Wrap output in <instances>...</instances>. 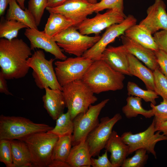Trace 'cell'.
Returning a JSON list of instances; mask_svg holds the SVG:
<instances>
[{
	"label": "cell",
	"mask_w": 167,
	"mask_h": 167,
	"mask_svg": "<svg viewBox=\"0 0 167 167\" xmlns=\"http://www.w3.org/2000/svg\"><path fill=\"white\" fill-rule=\"evenodd\" d=\"M30 47L22 39H0V71L6 79L25 77L30 67L27 61L32 55Z\"/></svg>",
	"instance_id": "6da1fadb"
},
{
	"label": "cell",
	"mask_w": 167,
	"mask_h": 167,
	"mask_svg": "<svg viewBox=\"0 0 167 167\" xmlns=\"http://www.w3.org/2000/svg\"><path fill=\"white\" fill-rule=\"evenodd\" d=\"M125 79L124 75L115 71L100 59L93 61L81 80L94 93L99 94L122 89Z\"/></svg>",
	"instance_id": "7a4b0ae2"
},
{
	"label": "cell",
	"mask_w": 167,
	"mask_h": 167,
	"mask_svg": "<svg viewBox=\"0 0 167 167\" xmlns=\"http://www.w3.org/2000/svg\"><path fill=\"white\" fill-rule=\"evenodd\" d=\"M66 107L73 120L78 114L86 112L97 100L90 88L81 80H75L62 87Z\"/></svg>",
	"instance_id": "3957f363"
},
{
	"label": "cell",
	"mask_w": 167,
	"mask_h": 167,
	"mask_svg": "<svg viewBox=\"0 0 167 167\" xmlns=\"http://www.w3.org/2000/svg\"><path fill=\"white\" fill-rule=\"evenodd\" d=\"M59 137L48 131L36 133L19 140L24 141L30 152L33 167H49Z\"/></svg>",
	"instance_id": "277c9868"
},
{
	"label": "cell",
	"mask_w": 167,
	"mask_h": 167,
	"mask_svg": "<svg viewBox=\"0 0 167 167\" xmlns=\"http://www.w3.org/2000/svg\"><path fill=\"white\" fill-rule=\"evenodd\" d=\"M53 128L22 117L0 116V139H20L34 133L49 131Z\"/></svg>",
	"instance_id": "5b68a950"
},
{
	"label": "cell",
	"mask_w": 167,
	"mask_h": 167,
	"mask_svg": "<svg viewBox=\"0 0 167 167\" xmlns=\"http://www.w3.org/2000/svg\"><path fill=\"white\" fill-rule=\"evenodd\" d=\"M54 60L47 59L43 51L38 50L27 60V65L32 70V74L36 84L40 89L47 87L62 90L53 66Z\"/></svg>",
	"instance_id": "8992f818"
},
{
	"label": "cell",
	"mask_w": 167,
	"mask_h": 167,
	"mask_svg": "<svg viewBox=\"0 0 167 167\" xmlns=\"http://www.w3.org/2000/svg\"><path fill=\"white\" fill-rule=\"evenodd\" d=\"M101 37L99 35L90 36L79 32L75 25L72 26L53 37L58 45L66 53L76 56H83Z\"/></svg>",
	"instance_id": "52a82bcc"
},
{
	"label": "cell",
	"mask_w": 167,
	"mask_h": 167,
	"mask_svg": "<svg viewBox=\"0 0 167 167\" xmlns=\"http://www.w3.org/2000/svg\"><path fill=\"white\" fill-rule=\"evenodd\" d=\"M156 132L155 123L153 119L150 125L143 131L135 134L130 131L123 133L121 137L129 146L128 155L138 149L143 148L156 158L155 146L158 142L167 140V136L161 134L160 131Z\"/></svg>",
	"instance_id": "ba28073f"
},
{
	"label": "cell",
	"mask_w": 167,
	"mask_h": 167,
	"mask_svg": "<svg viewBox=\"0 0 167 167\" xmlns=\"http://www.w3.org/2000/svg\"><path fill=\"white\" fill-rule=\"evenodd\" d=\"M93 61L82 56L55 62L54 70L60 85L62 87L73 81L81 80Z\"/></svg>",
	"instance_id": "9c48e42d"
},
{
	"label": "cell",
	"mask_w": 167,
	"mask_h": 167,
	"mask_svg": "<svg viewBox=\"0 0 167 167\" xmlns=\"http://www.w3.org/2000/svg\"><path fill=\"white\" fill-rule=\"evenodd\" d=\"M124 9L116 7L109 9L104 13H99L94 17L87 18L75 25L81 34L88 35H99L102 30L112 25L122 22L126 17Z\"/></svg>",
	"instance_id": "30bf717a"
},
{
	"label": "cell",
	"mask_w": 167,
	"mask_h": 167,
	"mask_svg": "<svg viewBox=\"0 0 167 167\" xmlns=\"http://www.w3.org/2000/svg\"><path fill=\"white\" fill-rule=\"evenodd\" d=\"M109 100L105 99L96 105H91L86 112L78 114L74 118L72 146L86 140L88 134L98 125L100 113Z\"/></svg>",
	"instance_id": "8fae6325"
},
{
	"label": "cell",
	"mask_w": 167,
	"mask_h": 167,
	"mask_svg": "<svg viewBox=\"0 0 167 167\" xmlns=\"http://www.w3.org/2000/svg\"><path fill=\"white\" fill-rule=\"evenodd\" d=\"M136 19L129 15L122 22L112 25L106 29L99 40L86 51L82 56L93 61L101 59L102 53L109 44L117 37L124 34L129 28L136 24Z\"/></svg>",
	"instance_id": "7c38bea8"
},
{
	"label": "cell",
	"mask_w": 167,
	"mask_h": 167,
	"mask_svg": "<svg viewBox=\"0 0 167 167\" xmlns=\"http://www.w3.org/2000/svg\"><path fill=\"white\" fill-rule=\"evenodd\" d=\"M122 118L120 113H116L111 118L103 117L100 122L88 134L85 141L92 157L99 156L101 151L105 148L113 127Z\"/></svg>",
	"instance_id": "4fadbf2b"
},
{
	"label": "cell",
	"mask_w": 167,
	"mask_h": 167,
	"mask_svg": "<svg viewBox=\"0 0 167 167\" xmlns=\"http://www.w3.org/2000/svg\"><path fill=\"white\" fill-rule=\"evenodd\" d=\"M95 4L85 0H68L61 5L54 7H46L49 12L61 14L72 20L76 25L94 12Z\"/></svg>",
	"instance_id": "5bb4252c"
},
{
	"label": "cell",
	"mask_w": 167,
	"mask_h": 167,
	"mask_svg": "<svg viewBox=\"0 0 167 167\" xmlns=\"http://www.w3.org/2000/svg\"><path fill=\"white\" fill-rule=\"evenodd\" d=\"M24 34L30 42L32 50L36 48L43 49L53 55L55 59L61 60H65L67 58L53 37L48 35L44 31L27 28Z\"/></svg>",
	"instance_id": "9a60e30c"
},
{
	"label": "cell",
	"mask_w": 167,
	"mask_h": 167,
	"mask_svg": "<svg viewBox=\"0 0 167 167\" xmlns=\"http://www.w3.org/2000/svg\"><path fill=\"white\" fill-rule=\"evenodd\" d=\"M147 15L139 24L147 29L152 34L160 29L167 30L166 6L162 0H155L147 10Z\"/></svg>",
	"instance_id": "2e32d148"
},
{
	"label": "cell",
	"mask_w": 167,
	"mask_h": 167,
	"mask_svg": "<svg viewBox=\"0 0 167 167\" xmlns=\"http://www.w3.org/2000/svg\"><path fill=\"white\" fill-rule=\"evenodd\" d=\"M128 53L123 45L117 47L109 46L102 53L101 59L115 71L131 76L129 71Z\"/></svg>",
	"instance_id": "e0dca14e"
},
{
	"label": "cell",
	"mask_w": 167,
	"mask_h": 167,
	"mask_svg": "<svg viewBox=\"0 0 167 167\" xmlns=\"http://www.w3.org/2000/svg\"><path fill=\"white\" fill-rule=\"evenodd\" d=\"M121 36L122 45L128 53L143 62L152 70L160 69L154 51L127 37L124 34Z\"/></svg>",
	"instance_id": "ac0fdd59"
},
{
	"label": "cell",
	"mask_w": 167,
	"mask_h": 167,
	"mask_svg": "<svg viewBox=\"0 0 167 167\" xmlns=\"http://www.w3.org/2000/svg\"><path fill=\"white\" fill-rule=\"evenodd\" d=\"M105 148L110 153V161L115 167L121 166L128 156V146L114 131H113Z\"/></svg>",
	"instance_id": "d6986e66"
},
{
	"label": "cell",
	"mask_w": 167,
	"mask_h": 167,
	"mask_svg": "<svg viewBox=\"0 0 167 167\" xmlns=\"http://www.w3.org/2000/svg\"><path fill=\"white\" fill-rule=\"evenodd\" d=\"M45 94L42 96L44 107L50 116L56 120L63 113L65 102L61 90L54 89L46 87Z\"/></svg>",
	"instance_id": "ffe728a7"
},
{
	"label": "cell",
	"mask_w": 167,
	"mask_h": 167,
	"mask_svg": "<svg viewBox=\"0 0 167 167\" xmlns=\"http://www.w3.org/2000/svg\"><path fill=\"white\" fill-rule=\"evenodd\" d=\"M92 157L85 140L73 146L66 162L70 167H90Z\"/></svg>",
	"instance_id": "44dd1931"
},
{
	"label": "cell",
	"mask_w": 167,
	"mask_h": 167,
	"mask_svg": "<svg viewBox=\"0 0 167 167\" xmlns=\"http://www.w3.org/2000/svg\"><path fill=\"white\" fill-rule=\"evenodd\" d=\"M129 71L131 76H135L144 84L147 90H154L153 71L143 65L134 56L128 52Z\"/></svg>",
	"instance_id": "7402d4cb"
},
{
	"label": "cell",
	"mask_w": 167,
	"mask_h": 167,
	"mask_svg": "<svg viewBox=\"0 0 167 167\" xmlns=\"http://www.w3.org/2000/svg\"><path fill=\"white\" fill-rule=\"evenodd\" d=\"M10 141L13 167H33L31 154L26 143L19 139Z\"/></svg>",
	"instance_id": "603a6c76"
},
{
	"label": "cell",
	"mask_w": 167,
	"mask_h": 167,
	"mask_svg": "<svg viewBox=\"0 0 167 167\" xmlns=\"http://www.w3.org/2000/svg\"><path fill=\"white\" fill-rule=\"evenodd\" d=\"M124 34L127 37L154 51L159 50L152 34L139 24H135L129 28Z\"/></svg>",
	"instance_id": "cb8c5ba5"
},
{
	"label": "cell",
	"mask_w": 167,
	"mask_h": 167,
	"mask_svg": "<svg viewBox=\"0 0 167 167\" xmlns=\"http://www.w3.org/2000/svg\"><path fill=\"white\" fill-rule=\"evenodd\" d=\"M9 5L6 19L16 20L24 24L28 28L38 29L33 16L27 8L24 10L15 0H11Z\"/></svg>",
	"instance_id": "d4e9b609"
},
{
	"label": "cell",
	"mask_w": 167,
	"mask_h": 167,
	"mask_svg": "<svg viewBox=\"0 0 167 167\" xmlns=\"http://www.w3.org/2000/svg\"><path fill=\"white\" fill-rule=\"evenodd\" d=\"M44 31L53 37L69 27L75 25L74 22L64 15L58 13L50 12Z\"/></svg>",
	"instance_id": "484cf974"
},
{
	"label": "cell",
	"mask_w": 167,
	"mask_h": 167,
	"mask_svg": "<svg viewBox=\"0 0 167 167\" xmlns=\"http://www.w3.org/2000/svg\"><path fill=\"white\" fill-rule=\"evenodd\" d=\"M142 99L139 97L128 96L126 99V104L122 108V111L126 118H130L136 117L139 114L146 118L154 116L152 109L147 110L142 105Z\"/></svg>",
	"instance_id": "4316f807"
},
{
	"label": "cell",
	"mask_w": 167,
	"mask_h": 167,
	"mask_svg": "<svg viewBox=\"0 0 167 167\" xmlns=\"http://www.w3.org/2000/svg\"><path fill=\"white\" fill-rule=\"evenodd\" d=\"M72 135L59 137L54 149L52 161L50 165L54 163L66 162L72 146Z\"/></svg>",
	"instance_id": "83f0119b"
},
{
	"label": "cell",
	"mask_w": 167,
	"mask_h": 167,
	"mask_svg": "<svg viewBox=\"0 0 167 167\" xmlns=\"http://www.w3.org/2000/svg\"><path fill=\"white\" fill-rule=\"evenodd\" d=\"M74 128L73 120L68 111L61 114L56 120L55 126L50 132L61 137L72 135Z\"/></svg>",
	"instance_id": "f1b7e54d"
},
{
	"label": "cell",
	"mask_w": 167,
	"mask_h": 167,
	"mask_svg": "<svg viewBox=\"0 0 167 167\" xmlns=\"http://www.w3.org/2000/svg\"><path fill=\"white\" fill-rule=\"evenodd\" d=\"M27 28L25 24L16 20L2 19L0 23V37L12 40L17 38L20 29Z\"/></svg>",
	"instance_id": "f546056e"
},
{
	"label": "cell",
	"mask_w": 167,
	"mask_h": 167,
	"mask_svg": "<svg viewBox=\"0 0 167 167\" xmlns=\"http://www.w3.org/2000/svg\"><path fill=\"white\" fill-rule=\"evenodd\" d=\"M127 88L128 96L138 97L146 102H150L154 105L156 104V99L159 96L154 91L143 90L136 84L131 81L128 82Z\"/></svg>",
	"instance_id": "4dcf8cb0"
},
{
	"label": "cell",
	"mask_w": 167,
	"mask_h": 167,
	"mask_svg": "<svg viewBox=\"0 0 167 167\" xmlns=\"http://www.w3.org/2000/svg\"><path fill=\"white\" fill-rule=\"evenodd\" d=\"M48 0H29L28 10L33 16L36 26L40 24Z\"/></svg>",
	"instance_id": "1f68e13d"
},
{
	"label": "cell",
	"mask_w": 167,
	"mask_h": 167,
	"mask_svg": "<svg viewBox=\"0 0 167 167\" xmlns=\"http://www.w3.org/2000/svg\"><path fill=\"white\" fill-rule=\"evenodd\" d=\"M131 157L126 158L122 167H143L146 164L148 156L147 151L143 148L136 150Z\"/></svg>",
	"instance_id": "d6a6232c"
},
{
	"label": "cell",
	"mask_w": 167,
	"mask_h": 167,
	"mask_svg": "<svg viewBox=\"0 0 167 167\" xmlns=\"http://www.w3.org/2000/svg\"><path fill=\"white\" fill-rule=\"evenodd\" d=\"M154 76V91L163 99L167 101V77L160 69L153 71Z\"/></svg>",
	"instance_id": "836d02e7"
},
{
	"label": "cell",
	"mask_w": 167,
	"mask_h": 167,
	"mask_svg": "<svg viewBox=\"0 0 167 167\" xmlns=\"http://www.w3.org/2000/svg\"><path fill=\"white\" fill-rule=\"evenodd\" d=\"M0 161L6 167H13L10 140L0 139Z\"/></svg>",
	"instance_id": "e575fe53"
},
{
	"label": "cell",
	"mask_w": 167,
	"mask_h": 167,
	"mask_svg": "<svg viewBox=\"0 0 167 167\" xmlns=\"http://www.w3.org/2000/svg\"><path fill=\"white\" fill-rule=\"evenodd\" d=\"M153 114L155 126L167 121V101L163 99L160 104L158 105L150 104Z\"/></svg>",
	"instance_id": "d590c367"
},
{
	"label": "cell",
	"mask_w": 167,
	"mask_h": 167,
	"mask_svg": "<svg viewBox=\"0 0 167 167\" xmlns=\"http://www.w3.org/2000/svg\"><path fill=\"white\" fill-rule=\"evenodd\" d=\"M116 7L124 9L123 0H102L95 4L94 12L99 13L105 9Z\"/></svg>",
	"instance_id": "8d00e7d4"
},
{
	"label": "cell",
	"mask_w": 167,
	"mask_h": 167,
	"mask_svg": "<svg viewBox=\"0 0 167 167\" xmlns=\"http://www.w3.org/2000/svg\"><path fill=\"white\" fill-rule=\"evenodd\" d=\"M153 34V37L158 49L167 54V30L158 31Z\"/></svg>",
	"instance_id": "74e56055"
},
{
	"label": "cell",
	"mask_w": 167,
	"mask_h": 167,
	"mask_svg": "<svg viewBox=\"0 0 167 167\" xmlns=\"http://www.w3.org/2000/svg\"><path fill=\"white\" fill-rule=\"evenodd\" d=\"M108 151L101 156H98L97 159L91 158V166L92 167H115L109 160L108 157Z\"/></svg>",
	"instance_id": "f35d334b"
},
{
	"label": "cell",
	"mask_w": 167,
	"mask_h": 167,
	"mask_svg": "<svg viewBox=\"0 0 167 167\" xmlns=\"http://www.w3.org/2000/svg\"><path fill=\"white\" fill-rule=\"evenodd\" d=\"M154 53L160 70L167 77V54L160 50Z\"/></svg>",
	"instance_id": "ab89813d"
},
{
	"label": "cell",
	"mask_w": 167,
	"mask_h": 167,
	"mask_svg": "<svg viewBox=\"0 0 167 167\" xmlns=\"http://www.w3.org/2000/svg\"><path fill=\"white\" fill-rule=\"evenodd\" d=\"M6 79L2 72L0 71V92L7 95H13L8 89Z\"/></svg>",
	"instance_id": "60d3db41"
},
{
	"label": "cell",
	"mask_w": 167,
	"mask_h": 167,
	"mask_svg": "<svg viewBox=\"0 0 167 167\" xmlns=\"http://www.w3.org/2000/svg\"><path fill=\"white\" fill-rule=\"evenodd\" d=\"M155 129L156 131H160L164 135L167 136V121L155 126Z\"/></svg>",
	"instance_id": "b9f144b4"
},
{
	"label": "cell",
	"mask_w": 167,
	"mask_h": 167,
	"mask_svg": "<svg viewBox=\"0 0 167 167\" xmlns=\"http://www.w3.org/2000/svg\"><path fill=\"white\" fill-rule=\"evenodd\" d=\"M68 0H48L47 7H54L58 6Z\"/></svg>",
	"instance_id": "7bdbcfd3"
},
{
	"label": "cell",
	"mask_w": 167,
	"mask_h": 167,
	"mask_svg": "<svg viewBox=\"0 0 167 167\" xmlns=\"http://www.w3.org/2000/svg\"><path fill=\"white\" fill-rule=\"evenodd\" d=\"M11 0H0V16L4 14L5 11Z\"/></svg>",
	"instance_id": "ee69618b"
},
{
	"label": "cell",
	"mask_w": 167,
	"mask_h": 167,
	"mask_svg": "<svg viewBox=\"0 0 167 167\" xmlns=\"http://www.w3.org/2000/svg\"><path fill=\"white\" fill-rule=\"evenodd\" d=\"M19 6L23 9H25L24 2L25 0H15Z\"/></svg>",
	"instance_id": "f6af8a7d"
},
{
	"label": "cell",
	"mask_w": 167,
	"mask_h": 167,
	"mask_svg": "<svg viewBox=\"0 0 167 167\" xmlns=\"http://www.w3.org/2000/svg\"><path fill=\"white\" fill-rule=\"evenodd\" d=\"M85 0L92 4H94L97 2V0Z\"/></svg>",
	"instance_id": "bcb514c9"
},
{
	"label": "cell",
	"mask_w": 167,
	"mask_h": 167,
	"mask_svg": "<svg viewBox=\"0 0 167 167\" xmlns=\"http://www.w3.org/2000/svg\"><path fill=\"white\" fill-rule=\"evenodd\" d=\"M99 0V1H101V0Z\"/></svg>",
	"instance_id": "7dc6e473"
}]
</instances>
